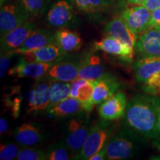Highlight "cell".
Here are the masks:
<instances>
[{"instance_id":"6da1fadb","label":"cell","mask_w":160,"mask_h":160,"mask_svg":"<svg viewBox=\"0 0 160 160\" xmlns=\"http://www.w3.org/2000/svg\"><path fill=\"white\" fill-rule=\"evenodd\" d=\"M160 112V99L156 96L137 95L127 104L125 112L126 123L145 139L159 137L157 129Z\"/></svg>"},{"instance_id":"7a4b0ae2","label":"cell","mask_w":160,"mask_h":160,"mask_svg":"<svg viewBox=\"0 0 160 160\" xmlns=\"http://www.w3.org/2000/svg\"><path fill=\"white\" fill-rule=\"evenodd\" d=\"M140 138L131 130L123 128L108 139L105 144L107 159L121 160L134 157L139 151Z\"/></svg>"},{"instance_id":"3957f363","label":"cell","mask_w":160,"mask_h":160,"mask_svg":"<svg viewBox=\"0 0 160 160\" xmlns=\"http://www.w3.org/2000/svg\"><path fill=\"white\" fill-rule=\"evenodd\" d=\"M88 113L85 111H82L74 117L68 118L63 126L64 142L71 151L73 157L82 151L91 129Z\"/></svg>"},{"instance_id":"277c9868","label":"cell","mask_w":160,"mask_h":160,"mask_svg":"<svg viewBox=\"0 0 160 160\" xmlns=\"http://www.w3.org/2000/svg\"><path fill=\"white\" fill-rule=\"evenodd\" d=\"M113 125L108 120L104 119L91 127L82 149L73 159L89 160L92 156L105 146L113 133Z\"/></svg>"},{"instance_id":"5b68a950","label":"cell","mask_w":160,"mask_h":160,"mask_svg":"<svg viewBox=\"0 0 160 160\" xmlns=\"http://www.w3.org/2000/svg\"><path fill=\"white\" fill-rule=\"evenodd\" d=\"M151 11L141 5H136L122 12L120 18L136 34L142 33L151 28Z\"/></svg>"},{"instance_id":"8992f818","label":"cell","mask_w":160,"mask_h":160,"mask_svg":"<svg viewBox=\"0 0 160 160\" xmlns=\"http://www.w3.org/2000/svg\"><path fill=\"white\" fill-rule=\"evenodd\" d=\"M28 20H30V17L19 4H4L1 6L0 10L1 37L25 22Z\"/></svg>"},{"instance_id":"52a82bcc","label":"cell","mask_w":160,"mask_h":160,"mask_svg":"<svg viewBox=\"0 0 160 160\" xmlns=\"http://www.w3.org/2000/svg\"><path fill=\"white\" fill-rule=\"evenodd\" d=\"M73 6L68 0H59L53 4L47 14V22L54 28H63L74 22Z\"/></svg>"},{"instance_id":"ba28073f","label":"cell","mask_w":160,"mask_h":160,"mask_svg":"<svg viewBox=\"0 0 160 160\" xmlns=\"http://www.w3.org/2000/svg\"><path fill=\"white\" fill-rule=\"evenodd\" d=\"M37 27L33 22L28 20L19 26L1 37V51L10 52L19 48L25 42Z\"/></svg>"},{"instance_id":"9c48e42d","label":"cell","mask_w":160,"mask_h":160,"mask_svg":"<svg viewBox=\"0 0 160 160\" xmlns=\"http://www.w3.org/2000/svg\"><path fill=\"white\" fill-rule=\"evenodd\" d=\"M53 65L52 63L30 62L21 56L17 65L11 68L8 73L11 76L19 78L28 77L38 79L48 73Z\"/></svg>"},{"instance_id":"30bf717a","label":"cell","mask_w":160,"mask_h":160,"mask_svg":"<svg viewBox=\"0 0 160 160\" xmlns=\"http://www.w3.org/2000/svg\"><path fill=\"white\" fill-rule=\"evenodd\" d=\"M142 57H160V28L152 27L141 33L135 45Z\"/></svg>"},{"instance_id":"8fae6325","label":"cell","mask_w":160,"mask_h":160,"mask_svg":"<svg viewBox=\"0 0 160 160\" xmlns=\"http://www.w3.org/2000/svg\"><path fill=\"white\" fill-rule=\"evenodd\" d=\"M50 102L49 80H39L30 91L27 111L33 113L47 110Z\"/></svg>"},{"instance_id":"7c38bea8","label":"cell","mask_w":160,"mask_h":160,"mask_svg":"<svg viewBox=\"0 0 160 160\" xmlns=\"http://www.w3.org/2000/svg\"><path fill=\"white\" fill-rule=\"evenodd\" d=\"M127 97L123 92H118L105 100L99 106V113L104 120H117L125 114L127 107Z\"/></svg>"},{"instance_id":"4fadbf2b","label":"cell","mask_w":160,"mask_h":160,"mask_svg":"<svg viewBox=\"0 0 160 160\" xmlns=\"http://www.w3.org/2000/svg\"><path fill=\"white\" fill-rule=\"evenodd\" d=\"M63 58L53 64L48 75L51 79L57 81L72 82L78 79L81 60H64Z\"/></svg>"},{"instance_id":"5bb4252c","label":"cell","mask_w":160,"mask_h":160,"mask_svg":"<svg viewBox=\"0 0 160 160\" xmlns=\"http://www.w3.org/2000/svg\"><path fill=\"white\" fill-rule=\"evenodd\" d=\"M93 46L96 50H100L109 54L118 56L127 62L132 61L134 55L133 47L119 41V39L108 36L101 41L96 42Z\"/></svg>"},{"instance_id":"9a60e30c","label":"cell","mask_w":160,"mask_h":160,"mask_svg":"<svg viewBox=\"0 0 160 160\" xmlns=\"http://www.w3.org/2000/svg\"><path fill=\"white\" fill-rule=\"evenodd\" d=\"M94 90L91 97V105L94 106L109 99L119 89V84L114 77L108 73L101 79L93 81Z\"/></svg>"},{"instance_id":"2e32d148","label":"cell","mask_w":160,"mask_h":160,"mask_svg":"<svg viewBox=\"0 0 160 160\" xmlns=\"http://www.w3.org/2000/svg\"><path fill=\"white\" fill-rule=\"evenodd\" d=\"M105 32L108 37L119 39L133 48H135L138 40L137 34L133 33L120 17L114 18L106 24Z\"/></svg>"},{"instance_id":"e0dca14e","label":"cell","mask_w":160,"mask_h":160,"mask_svg":"<svg viewBox=\"0 0 160 160\" xmlns=\"http://www.w3.org/2000/svg\"><path fill=\"white\" fill-rule=\"evenodd\" d=\"M54 34L48 30L36 28L22 45L17 49L12 51L14 54H22L26 52L34 51L46 45L53 44Z\"/></svg>"},{"instance_id":"ac0fdd59","label":"cell","mask_w":160,"mask_h":160,"mask_svg":"<svg viewBox=\"0 0 160 160\" xmlns=\"http://www.w3.org/2000/svg\"><path fill=\"white\" fill-rule=\"evenodd\" d=\"M107 74L101 60L97 56L89 54L81 60L78 79L93 82L101 79Z\"/></svg>"},{"instance_id":"d6986e66","label":"cell","mask_w":160,"mask_h":160,"mask_svg":"<svg viewBox=\"0 0 160 160\" xmlns=\"http://www.w3.org/2000/svg\"><path fill=\"white\" fill-rule=\"evenodd\" d=\"M14 139L23 147H33L42 141L44 136L42 129L37 124L25 123L16 129Z\"/></svg>"},{"instance_id":"ffe728a7","label":"cell","mask_w":160,"mask_h":160,"mask_svg":"<svg viewBox=\"0 0 160 160\" xmlns=\"http://www.w3.org/2000/svg\"><path fill=\"white\" fill-rule=\"evenodd\" d=\"M65 53L55 44L46 45L41 48L24 53L21 56L30 62L55 64L64 57Z\"/></svg>"},{"instance_id":"44dd1931","label":"cell","mask_w":160,"mask_h":160,"mask_svg":"<svg viewBox=\"0 0 160 160\" xmlns=\"http://www.w3.org/2000/svg\"><path fill=\"white\" fill-rule=\"evenodd\" d=\"M94 90V85L92 81L83 79H77L71 82L70 97L76 98L83 105L84 111L90 113L93 109L91 97Z\"/></svg>"},{"instance_id":"7402d4cb","label":"cell","mask_w":160,"mask_h":160,"mask_svg":"<svg viewBox=\"0 0 160 160\" xmlns=\"http://www.w3.org/2000/svg\"><path fill=\"white\" fill-rule=\"evenodd\" d=\"M53 44L57 45L65 53L77 51L82 47L83 40L77 32L63 28L54 33Z\"/></svg>"},{"instance_id":"603a6c76","label":"cell","mask_w":160,"mask_h":160,"mask_svg":"<svg viewBox=\"0 0 160 160\" xmlns=\"http://www.w3.org/2000/svg\"><path fill=\"white\" fill-rule=\"evenodd\" d=\"M84 111L83 105L76 98L69 97L47 109L51 117L57 119L70 118Z\"/></svg>"},{"instance_id":"cb8c5ba5","label":"cell","mask_w":160,"mask_h":160,"mask_svg":"<svg viewBox=\"0 0 160 160\" xmlns=\"http://www.w3.org/2000/svg\"><path fill=\"white\" fill-rule=\"evenodd\" d=\"M134 70L138 81L146 84L151 77L160 71V57H142L135 62Z\"/></svg>"},{"instance_id":"d4e9b609","label":"cell","mask_w":160,"mask_h":160,"mask_svg":"<svg viewBox=\"0 0 160 160\" xmlns=\"http://www.w3.org/2000/svg\"><path fill=\"white\" fill-rule=\"evenodd\" d=\"M49 83L51 102H50L48 108L57 105L60 102L63 101L64 99L70 97L71 82H65L57 81V80L50 79Z\"/></svg>"},{"instance_id":"484cf974","label":"cell","mask_w":160,"mask_h":160,"mask_svg":"<svg viewBox=\"0 0 160 160\" xmlns=\"http://www.w3.org/2000/svg\"><path fill=\"white\" fill-rule=\"evenodd\" d=\"M79 11L88 14L102 12L108 7V0H68Z\"/></svg>"},{"instance_id":"4316f807","label":"cell","mask_w":160,"mask_h":160,"mask_svg":"<svg viewBox=\"0 0 160 160\" xmlns=\"http://www.w3.org/2000/svg\"><path fill=\"white\" fill-rule=\"evenodd\" d=\"M51 0H18V4L30 19L40 17L46 11Z\"/></svg>"},{"instance_id":"83f0119b","label":"cell","mask_w":160,"mask_h":160,"mask_svg":"<svg viewBox=\"0 0 160 160\" xmlns=\"http://www.w3.org/2000/svg\"><path fill=\"white\" fill-rule=\"evenodd\" d=\"M47 159L48 160H68L73 157L71 151L64 141H59L50 145L45 151Z\"/></svg>"},{"instance_id":"f1b7e54d","label":"cell","mask_w":160,"mask_h":160,"mask_svg":"<svg viewBox=\"0 0 160 160\" xmlns=\"http://www.w3.org/2000/svg\"><path fill=\"white\" fill-rule=\"evenodd\" d=\"M18 160H47L45 151L39 148L24 147L20 149L17 159Z\"/></svg>"},{"instance_id":"f546056e","label":"cell","mask_w":160,"mask_h":160,"mask_svg":"<svg viewBox=\"0 0 160 160\" xmlns=\"http://www.w3.org/2000/svg\"><path fill=\"white\" fill-rule=\"evenodd\" d=\"M19 151V147L16 144H1V146H0V159L12 160L17 159Z\"/></svg>"},{"instance_id":"4dcf8cb0","label":"cell","mask_w":160,"mask_h":160,"mask_svg":"<svg viewBox=\"0 0 160 160\" xmlns=\"http://www.w3.org/2000/svg\"><path fill=\"white\" fill-rule=\"evenodd\" d=\"M15 54L10 52H1V57H0V77H2L5 75L6 72L9 68L10 64L12 57Z\"/></svg>"},{"instance_id":"1f68e13d","label":"cell","mask_w":160,"mask_h":160,"mask_svg":"<svg viewBox=\"0 0 160 160\" xmlns=\"http://www.w3.org/2000/svg\"><path fill=\"white\" fill-rule=\"evenodd\" d=\"M145 91L151 93H159L160 88V71L151 77L147 83L145 84Z\"/></svg>"},{"instance_id":"d6a6232c","label":"cell","mask_w":160,"mask_h":160,"mask_svg":"<svg viewBox=\"0 0 160 160\" xmlns=\"http://www.w3.org/2000/svg\"><path fill=\"white\" fill-rule=\"evenodd\" d=\"M150 26L152 27H159L160 26V8L151 11Z\"/></svg>"},{"instance_id":"836d02e7","label":"cell","mask_w":160,"mask_h":160,"mask_svg":"<svg viewBox=\"0 0 160 160\" xmlns=\"http://www.w3.org/2000/svg\"><path fill=\"white\" fill-rule=\"evenodd\" d=\"M141 5L145 7L150 11H153L160 8V0H145Z\"/></svg>"},{"instance_id":"e575fe53","label":"cell","mask_w":160,"mask_h":160,"mask_svg":"<svg viewBox=\"0 0 160 160\" xmlns=\"http://www.w3.org/2000/svg\"><path fill=\"white\" fill-rule=\"evenodd\" d=\"M107 159V153H106V149H105V145L103 146L102 148L100 149L99 151L97 152L95 154H93L89 160H103Z\"/></svg>"},{"instance_id":"d590c367","label":"cell","mask_w":160,"mask_h":160,"mask_svg":"<svg viewBox=\"0 0 160 160\" xmlns=\"http://www.w3.org/2000/svg\"><path fill=\"white\" fill-rule=\"evenodd\" d=\"M8 124L7 120L5 118H1L0 119V133L2 134L8 130Z\"/></svg>"},{"instance_id":"8d00e7d4","label":"cell","mask_w":160,"mask_h":160,"mask_svg":"<svg viewBox=\"0 0 160 160\" xmlns=\"http://www.w3.org/2000/svg\"><path fill=\"white\" fill-rule=\"evenodd\" d=\"M145 0H128V3L131 5H142Z\"/></svg>"},{"instance_id":"74e56055","label":"cell","mask_w":160,"mask_h":160,"mask_svg":"<svg viewBox=\"0 0 160 160\" xmlns=\"http://www.w3.org/2000/svg\"><path fill=\"white\" fill-rule=\"evenodd\" d=\"M154 139L155 140L153 141V145H154L158 149L160 150V137H159L156 138V139Z\"/></svg>"},{"instance_id":"f35d334b","label":"cell","mask_w":160,"mask_h":160,"mask_svg":"<svg viewBox=\"0 0 160 160\" xmlns=\"http://www.w3.org/2000/svg\"><path fill=\"white\" fill-rule=\"evenodd\" d=\"M157 129H158V131H159V134H160V112H159V117H158Z\"/></svg>"},{"instance_id":"ab89813d","label":"cell","mask_w":160,"mask_h":160,"mask_svg":"<svg viewBox=\"0 0 160 160\" xmlns=\"http://www.w3.org/2000/svg\"><path fill=\"white\" fill-rule=\"evenodd\" d=\"M8 1V0H0V5H1V6L3 5L4 4L7 3Z\"/></svg>"},{"instance_id":"60d3db41","label":"cell","mask_w":160,"mask_h":160,"mask_svg":"<svg viewBox=\"0 0 160 160\" xmlns=\"http://www.w3.org/2000/svg\"><path fill=\"white\" fill-rule=\"evenodd\" d=\"M159 93H160V88H159Z\"/></svg>"},{"instance_id":"b9f144b4","label":"cell","mask_w":160,"mask_h":160,"mask_svg":"<svg viewBox=\"0 0 160 160\" xmlns=\"http://www.w3.org/2000/svg\"><path fill=\"white\" fill-rule=\"evenodd\" d=\"M158 28H160V26H159V27H158Z\"/></svg>"}]
</instances>
